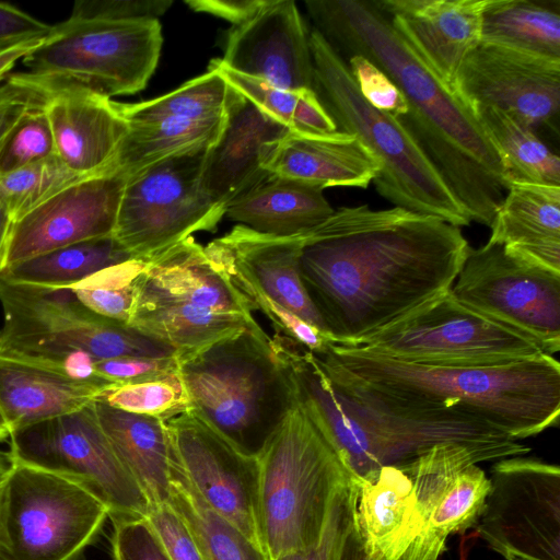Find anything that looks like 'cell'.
Returning <instances> with one entry per match:
<instances>
[{
  "mask_svg": "<svg viewBox=\"0 0 560 560\" xmlns=\"http://www.w3.org/2000/svg\"><path fill=\"white\" fill-rule=\"evenodd\" d=\"M468 249L440 218L341 207L301 234L299 272L330 342L359 347L450 291Z\"/></svg>",
  "mask_w": 560,
  "mask_h": 560,
  "instance_id": "obj_1",
  "label": "cell"
},
{
  "mask_svg": "<svg viewBox=\"0 0 560 560\" xmlns=\"http://www.w3.org/2000/svg\"><path fill=\"white\" fill-rule=\"evenodd\" d=\"M305 7L342 58L363 56L396 84L408 104L398 120L470 220L490 226L510 180L471 109L395 31L377 0H307Z\"/></svg>",
  "mask_w": 560,
  "mask_h": 560,
  "instance_id": "obj_2",
  "label": "cell"
},
{
  "mask_svg": "<svg viewBox=\"0 0 560 560\" xmlns=\"http://www.w3.org/2000/svg\"><path fill=\"white\" fill-rule=\"evenodd\" d=\"M271 342L289 373L296 401L327 440L349 479L402 465L442 443L468 448L480 463L530 451L458 408L383 398L325 371L296 341L275 332Z\"/></svg>",
  "mask_w": 560,
  "mask_h": 560,
  "instance_id": "obj_3",
  "label": "cell"
},
{
  "mask_svg": "<svg viewBox=\"0 0 560 560\" xmlns=\"http://www.w3.org/2000/svg\"><path fill=\"white\" fill-rule=\"evenodd\" d=\"M313 354L324 370L383 398L455 407L516 441L559 422L560 364L547 353L494 366L413 364L336 343Z\"/></svg>",
  "mask_w": 560,
  "mask_h": 560,
  "instance_id": "obj_4",
  "label": "cell"
},
{
  "mask_svg": "<svg viewBox=\"0 0 560 560\" xmlns=\"http://www.w3.org/2000/svg\"><path fill=\"white\" fill-rule=\"evenodd\" d=\"M178 359L190 410L247 454H259L296 402L258 323Z\"/></svg>",
  "mask_w": 560,
  "mask_h": 560,
  "instance_id": "obj_5",
  "label": "cell"
},
{
  "mask_svg": "<svg viewBox=\"0 0 560 560\" xmlns=\"http://www.w3.org/2000/svg\"><path fill=\"white\" fill-rule=\"evenodd\" d=\"M314 91L339 131L354 135L380 161L376 191L394 207L455 226L471 220L445 179L398 118L361 95L347 61L317 31L310 34Z\"/></svg>",
  "mask_w": 560,
  "mask_h": 560,
  "instance_id": "obj_6",
  "label": "cell"
},
{
  "mask_svg": "<svg viewBox=\"0 0 560 560\" xmlns=\"http://www.w3.org/2000/svg\"><path fill=\"white\" fill-rule=\"evenodd\" d=\"M248 301L194 237L145 260L129 326L184 355L256 325Z\"/></svg>",
  "mask_w": 560,
  "mask_h": 560,
  "instance_id": "obj_7",
  "label": "cell"
},
{
  "mask_svg": "<svg viewBox=\"0 0 560 560\" xmlns=\"http://www.w3.org/2000/svg\"><path fill=\"white\" fill-rule=\"evenodd\" d=\"M257 457L259 524L267 556L275 560L313 547L334 498L349 483L338 456L296 401Z\"/></svg>",
  "mask_w": 560,
  "mask_h": 560,
  "instance_id": "obj_8",
  "label": "cell"
},
{
  "mask_svg": "<svg viewBox=\"0 0 560 560\" xmlns=\"http://www.w3.org/2000/svg\"><path fill=\"white\" fill-rule=\"evenodd\" d=\"M0 304L1 353L49 358L82 351L98 361L171 354L166 345L89 311L70 287L18 284L0 278Z\"/></svg>",
  "mask_w": 560,
  "mask_h": 560,
  "instance_id": "obj_9",
  "label": "cell"
},
{
  "mask_svg": "<svg viewBox=\"0 0 560 560\" xmlns=\"http://www.w3.org/2000/svg\"><path fill=\"white\" fill-rule=\"evenodd\" d=\"M108 518L78 485L14 464L0 482V553L8 560H83Z\"/></svg>",
  "mask_w": 560,
  "mask_h": 560,
  "instance_id": "obj_10",
  "label": "cell"
},
{
  "mask_svg": "<svg viewBox=\"0 0 560 560\" xmlns=\"http://www.w3.org/2000/svg\"><path fill=\"white\" fill-rule=\"evenodd\" d=\"M162 44L159 20L67 19L22 62L32 74L70 80L110 98L147 86Z\"/></svg>",
  "mask_w": 560,
  "mask_h": 560,
  "instance_id": "obj_11",
  "label": "cell"
},
{
  "mask_svg": "<svg viewBox=\"0 0 560 560\" xmlns=\"http://www.w3.org/2000/svg\"><path fill=\"white\" fill-rule=\"evenodd\" d=\"M14 463L60 476L98 499L110 521L144 518L148 498L103 431L94 401L10 433Z\"/></svg>",
  "mask_w": 560,
  "mask_h": 560,
  "instance_id": "obj_12",
  "label": "cell"
},
{
  "mask_svg": "<svg viewBox=\"0 0 560 560\" xmlns=\"http://www.w3.org/2000/svg\"><path fill=\"white\" fill-rule=\"evenodd\" d=\"M207 149L178 154L126 179L113 237L135 258L149 260L196 232H214L225 210L200 186Z\"/></svg>",
  "mask_w": 560,
  "mask_h": 560,
  "instance_id": "obj_13",
  "label": "cell"
},
{
  "mask_svg": "<svg viewBox=\"0 0 560 560\" xmlns=\"http://www.w3.org/2000/svg\"><path fill=\"white\" fill-rule=\"evenodd\" d=\"M359 347L401 362L453 366L503 365L544 353L532 339L462 304L452 289Z\"/></svg>",
  "mask_w": 560,
  "mask_h": 560,
  "instance_id": "obj_14",
  "label": "cell"
},
{
  "mask_svg": "<svg viewBox=\"0 0 560 560\" xmlns=\"http://www.w3.org/2000/svg\"><path fill=\"white\" fill-rule=\"evenodd\" d=\"M452 293L470 310L532 339L544 353L560 350V273L487 242L469 247Z\"/></svg>",
  "mask_w": 560,
  "mask_h": 560,
  "instance_id": "obj_15",
  "label": "cell"
},
{
  "mask_svg": "<svg viewBox=\"0 0 560 560\" xmlns=\"http://www.w3.org/2000/svg\"><path fill=\"white\" fill-rule=\"evenodd\" d=\"M477 533L505 559L560 560V469L512 456L491 467Z\"/></svg>",
  "mask_w": 560,
  "mask_h": 560,
  "instance_id": "obj_16",
  "label": "cell"
},
{
  "mask_svg": "<svg viewBox=\"0 0 560 560\" xmlns=\"http://www.w3.org/2000/svg\"><path fill=\"white\" fill-rule=\"evenodd\" d=\"M166 424L176 456L202 500L265 551L258 457L240 450L192 410Z\"/></svg>",
  "mask_w": 560,
  "mask_h": 560,
  "instance_id": "obj_17",
  "label": "cell"
},
{
  "mask_svg": "<svg viewBox=\"0 0 560 560\" xmlns=\"http://www.w3.org/2000/svg\"><path fill=\"white\" fill-rule=\"evenodd\" d=\"M452 90L471 109L492 106L536 129L560 107V58L480 43L463 60Z\"/></svg>",
  "mask_w": 560,
  "mask_h": 560,
  "instance_id": "obj_18",
  "label": "cell"
},
{
  "mask_svg": "<svg viewBox=\"0 0 560 560\" xmlns=\"http://www.w3.org/2000/svg\"><path fill=\"white\" fill-rule=\"evenodd\" d=\"M126 177L84 178L13 222L0 271L77 243L113 235Z\"/></svg>",
  "mask_w": 560,
  "mask_h": 560,
  "instance_id": "obj_19",
  "label": "cell"
},
{
  "mask_svg": "<svg viewBox=\"0 0 560 560\" xmlns=\"http://www.w3.org/2000/svg\"><path fill=\"white\" fill-rule=\"evenodd\" d=\"M220 61L278 88H315L310 34L294 1L267 0L252 18L233 26Z\"/></svg>",
  "mask_w": 560,
  "mask_h": 560,
  "instance_id": "obj_20",
  "label": "cell"
},
{
  "mask_svg": "<svg viewBox=\"0 0 560 560\" xmlns=\"http://www.w3.org/2000/svg\"><path fill=\"white\" fill-rule=\"evenodd\" d=\"M35 77L47 92L44 110L59 159L83 176L108 174L129 129L119 103L70 80Z\"/></svg>",
  "mask_w": 560,
  "mask_h": 560,
  "instance_id": "obj_21",
  "label": "cell"
},
{
  "mask_svg": "<svg viewBox=\"0 0 560 560\" xmlns=\"http://www.w3.org/2000/svg\"><path fill=\"white\" fill-rule=\"evenodd\" d=\"M290 131L233 89L223 128L202 159V190L225 210L269 174L262 168L265 155Z\"/></svg>",
  "mask_w": 560,
  "mask_h": 560,
  "instance_id": "obj_22",
  "label": "cell"
},
{
  "mask_svg": "<svg viewBox=\"0 0 560 560\" xmlns=\"http://www.w3.org/2000/svg\"><path fill=\"white\" fill-rule=\"evenodd\" d=\"M300 250L301 234L273 236L242 224L205 246L209 259L221 270L248 279L272 301L327 336L300 277Z\"/></svg>",
  "mask_w": 560,
  "mask_h": 560,
  "instance_id": "obj_23",
  "label": "cell"
},
{
  "mask_svg": "<svg viewBox=\"0 0 560 560\" xmlns=\"http://www.w3.org/2000/svg\"><path fill=\"white\" fill-rule=\"evenodd\" d=\"M395 31L452 89L465 57L481 42L485 0H377Z\"/></svg>",
  "mask_w": 560,
  "mask_h": 560,
  "instance_id": "obj_24",
  "label": "cell"
},
{
  "mask_svg": "<svg viewBox=\"0 0 560 560\" xmlns=\"http://www.w3.org/2000/svg\"><path fill=\"white\" fill-rule=\"evenodd\" d=\"M354 535L366 560H406L422 535L413 483L401 466L349 479Z\"/></svg>",
  "mask_w": 560,
  "mask_h": 560,
  "instance_id": "obj_25",
  "label": "cell"
},
{
  "mask_svg": "<svg viewBox=\"0 0 560 560\" xmlns=\"http://www.w3.org/2000/svg\"><path fill=\"white\" fill-rule=\"evenodd\" d=\"M262 168L323 189H364L380 173L381 163L354 135L337 131L330 136H304L290 131L270 145Z\"/></svg>",
  "mask_w": 560,
  "mask_h": 560,
  "instance_id": "obj_26",
  "label": "cell"
},
{
  "mask_svg": "<svg viewBox=\"0 0 560 560\" xmlns=\"http://www.w3.org/2000/svg\"><path fill=\"white\" fill-rule=\"evenodd\" d=\"M490 228L489 243L560 273V186L511 182Z\"/></svg>",
  "mask_w": 560,
  "mask_h": 560,
  "instance_id": "obj_27",
  "label": "cell"
},
{
  "mask_svg": "<svg viewBox=\"0 0 560 560\" xmlns=\"http://www.w3.org/2000/svg\"><path fill=\"white\" fill-rule=\"evenodd\" d=\"M110 386L71 378L23 358L0 352V412L10 433L80 410Z\"/></svg>",
  "mask_w": 560,
  "mask_h": 560,
  "instance_id": "obj_28",
  "label": "cell"
},
{
  "mask_svg": "<svg viewBox=\"0 0 560 560\" xmlns=\"http://www.w3.org/2000/svg\"><path fill=\"white\" fill-rule=\"evenodd\" d=\"M323 188L269 173L225 209L230 220L258 233L294 236L320 224L334 212Z\"/></svg>",
  "mask_w": 560,
  "mask_h": 560,
  "instance_id": "obj_29",
  "label": "cell"
},
{
  "mask_svg": "<svg viewBox=\"0 0 560 560\" xmlns=\"http://www.w3.org/2000/svg\"><path fill=\"white\" fill-rule=\"evenodd\" d=\"M100 424L116 454L153 506L168 503L174 447L166 421L94 401Z\"/></svg>",
  "mask_w": 560,
  "mask_h": 560,
  "instance_id": "obj_30",
  "label": "cell"
},
{
  "mask_svg": "<svg viewBox=\"0 0 560 560\" xmlns=\"http://www.w3.org/2000/svg\"><path fill=\"white\" fill-rule=\"evenodd\" d=\"M480 43L560 58V1L485 0Z\"/></svg>",
  "mask_w": 560,
  "mask_h": 560,
  "instance_id": "obj_31",
  "label": "cell"
},
{
  "mask_svg": "<svg viewBox=\"0 0 560 560\" xmlns=\"http://www.w3.org/2000/svg\"><path fill=\"white\" fill-rule=\"evenodd\" d=\"M167 504L182 520L205 560H270L260 547L202 500L175 450Z\"/></svg>",
  "mask_w": 560,
  "mask_h": 560,
  "instance_id": "obj_32",
  "label": "cell"
},
{
  "mask_svg": "<svg viewBox=\"0 0 560 560\" xmlns=\"http://www.w3.org/2000/svg\"><path fill=\"white\" fill-rule=\"evenodd\" d=\"M224 121L225 115L208 120L168 118L128 124V132L107 173L127 178L159 161L208 149L218 139Z\"/></svg>",
  "mask_w": 560,
  "mask_h": 560,
  "instance_id": "obj_33",
  "label": "cell"
},
{
  "mask_svg": "<svg viewBox=\"0 0 560 560\" xmlns=\"http://www.w3.org/2000/svg\"><path fill=\"white\" fill-rule=\"evenodd\" d=\"M133 257L113 237L90 240L58 248L0 271L4 281L37 287H71L108 267Z\"/></svg>",
  "mask_w": 560,
  "mask_h": 560,
  "instance_id": "obj_34",
  "label": "cell"
},
{
  "mask_svg": "<svg viewBox=\"0 0 560 560\" xmlns=\"http://www.w3.org/2000/svg\"><path fill=\"white\" fill-rule=\"evenodd\" d=\"M472 113L499 153L510 183L560 186V159L535 129L492 106Z\"/></svg>",
  "mask_w": 560,
  "mask_h": 560,
  "instance_id": "obj_35",
  "label": "cell"
},
{
  "mask_svg": "<svg viewBox=\"0 0 560 560\" xmlns=\"http://www.w3.org/2000/svg\"><path fill=\"white\" fill-rule=\"evenodd\" d=\"M209 68L218 71L233 89L295 133L330 136L339 131L313 90L278 88L238 73L224 66L220 59L211 60Z\"/></svg>",
  "mask_w": 560,
  "mask_h": 560,
  "instance_id": "obj_36",
  "label": "cell"
},
{
  "mask_svg": "<svg viewBox=\"0 0 560 560\" xmlns=\"http://www.w3.org/2000/svg\"><path fill=\"white\" fill-rule=\"evenodd\" d=\"M490 490V480L475 463L462 469L443 492L424 534L408 560H439L448 536L476 525Z\"/></svg>",
  "mask_w": 560,
  "mask_h": 560,
  "instance_id": "obj_37",
  "label": "cell"
},
{
  "mask_svg": "<svg viewBox=\"0 0 560 560\" xmlns=\"http://www.w3.org/2000/svg\"><path fill=\"white\" fill-rule=\"evenodd\" d=\"M232 91L218 71L208 68L173 92L145 102L119 103V107L128 124L168 118L208 120L225 115Z\"/></svg>",
  "mask_w": 560,
  "mask_h": 560,
  "instance_id": "obj_38",
  "label": "cell"
},
{
  "mask_svg": "<svg viewBox=\"0 0 560 560\" xmlns=\"http://www.w3.org/2000/svg\"><path fill=\"white\" fill-rule=\"evenodd\" d=\"M91 177V176H90ZM88 176L69 168L58 155L0 174V206L13 222Z\"/></svg>",
  "mask_w": 560,
  "mask_h": 560,
  "instance_id": "obj_39",
  "label": "cell"
},
{
  "mask_svg": "<svg viewBox=\"0 0 560 560\" xmlns=\"http://www.w3.org/2000/svg\"><path fill=\"white\" fill-rule=\"evenodd\" d=\"M96 400L126 412L163 421L191 409L178 372L137 383L113 385Z\"/></svg>",
  "mask_w": 560,
  "mask_h": 560,
  "instance_id": "obj_40",
  "label": "cell"
},
{
  "mask_svg": "<svg viewBox=\"0 0 560 560\" xmlns=\"http://www.w3.org/2000/svg\"><path fill=\"white\" fill-rule=\"evenodd\" d=\"M145 260L128 261L103 269L71 285L81 304L92 313L128 325L135 300V283Z\"/></svg>",
  "mask_w": 560,
  "mask_h": 560,
  "instance_id": "obj_41",
  "label": "cell"
},
{
  "mask_svg": "<svg viewBox=\"0 0 560 560\" xmlns=\"http://www.w3.org/2000/svg\"><path fill=\"white\" fill-rule=\"evenodd\" d=\"M44 105L27 110L0 151V174L57 155Z\"/></svg>",
  "mask_w": 560,
  "mask_h": 560,
  "instance_id": "obj_42",
  "label": "cell"
},
{
  "mask_svg": "<svg viewBox=\"0 0 560 560\" xmlns=\"http://www.w3.org/2000/svg\"><path fill=\"white\" fill-rule=\"evenodd\" d=\"M354 537L349 483L332 500L322 536L313 547L275 560H347Z\"/></svg>",
  "mask_w": 560,
  "mask_h": 560,
  "instance_id": "obj_43",
  "label": "cell"
},
{
  "mask_svg": "<svg viewBox=\"0 0 560 560\" xmlns=\"http://www.w3.org/2000/svg\"><path fill=\"white\" fill-rule=\"evenodd\" d=\"M347 65L361 95L370 105L396 118L408 113L401 92L378 67L360 55L347 58Z\"/></svg>",
  "mask_w": 560,
  "mask_h": 560,
  "instance_id": "obj_44",
  "label": "cell"
},
{
  "mask_svg": "<svg viewBox=\"0 0 560 560\" xmlns=\"http://www.w3.org/2000/svg\"><path fill=\"white\" fill-rule=\"evenodd\" d=\"M112 523V560H172L144 518H121Z\"/></svg>",
  "mask_w": 560,
  "mask_h": 560,
  "instance_id": "obj_45",
  "label": "cell"
},
{
  "mask_svg": "<svg viewBox=\"0 0 560 560\" xmlns=\"http://www.w3.org/2000/svg\"><path fill=\"white\" fill-rule=\"evenodd\" d=\"M168 0H77L69 20H159L172 5Z\"/></svg>",
  "mask_w": 560,
  "mask_h": 560,
  "instance_id": "obj_46",
  "label": "cell"
},
{
  "mask_svg": "<svg viewBox=\"0 0 560 560\" xmlns=\"http://www.w3.org/2000/svg\"><path fill=\"white\" fill-rule=\"evenodd\" d=\"M178 354L172 357H122L100 360L96 375L113 385L137 383L178 372Z\"/></svg>",
  "mask_w": 560,
  "mask_h": 560,
  "instance_id": "obj_47",
  "label": "cell"
},
{
  "mask_svg": "<svg viewBox=\"0 0 560 560\" xmlns=\"http://www.w3.org/2000/svg\"><path fill=\"white\" fill-rule=\"evenodd\" d=\"M144 520L172 560H205L188 529L168 504L151 508Z\"/></svg>",
  "mask_w": 560,
  "mask_h": 560,
  "instance_id": "obj_48",
  "label": "cell"
},
{
  "mask_svg": "<svg viewBox=\"0 0 560 560\" xmlns=\"http://www.w3.org/2000/svg\"><path fill=\"white\" fill-rule=\"evenodd\" d=\"M52 30L16 7L0 2V54L15 46L45 39Z\"/></svg>",
  "mask_w": 560,
  "mask_h": 560,
  "instance_id": "obj_49",
  "label": "cell"
},
{
  "mask_svg": "<svg viewBox=\"0 0 560 560\" xmlns=\"http://www.w3.org/2000/svg\"><path fill=\"white\" fill-rule=\"evenodd\" d=\"M267 0H189L185 3L196 12L209 13L240 25L252 18Z\"/></svg>",
  "mask_w": 560,
  "mask_h": 560,
  "instance_id": "obj_50",
  "label": "cell"
},
{
  "mask_svg": "<svg viewBox=\"0 0 560 560\" xmlns=\"http://www.w3.org/2000/svg\"><path fill=\"white\" fill-rule=\"evenodd\" d=\"M26 75L32 83L31 90L0 112V151L23 115L46 102L47 92L42 82L30 72Z\"/></svg>",
  "mask_w": 560,
  "mask_h": 560,
  "instance_id": "obj_51",
  "label": "cell"
},
{
  "mask_svg": "<svg viewBox=\"0 0 560 560\" xmlns=\"http://www.w3.org/2000/svg\"><path fill=\"white\" fill-rule=\"evenodd\" d=\"M32 88L26 72L11 73L0 83V112Z\"/></svg>",
  "mask_w": 560,
  "mask_h": 560,
  "instance_id": "obj_52",
  "label": "cell"
},
{
  "mask_svg": "<svg viewBox=\"0 0 560 560\" xmlns=\"http://www.w3.org/2000/svg\"><path fill=\"white\" fill-rule=\"evenodd\" d=\"M44 39L34 40L15 46L0 54V82L10 74V70L18 60H22L26 55L36 49Z\"/></svg>",
  "mask_w": 560,
  "mask_h": 560,
  "instance_id": "obj_53",
  "label": "cell"
},
{
  "mask_svg": "<svg viewBox=\"0 0 560 560\" xmlns=\"http://www.w3.org/2000/svg\"><path fill=\"white\" fill-rule=\"evenodd\" d=\"M11 225V218L9 217L7 211L0 206V268Z\"/></svg>",
  "mask_w": 560,
  "mask_h": 560,
  "instance_id": "obj_54",
  "label": "cell"
},
{
  "mask_svg": "<svg viewBox=\"0 0 560 560\" xmlns=\"http://www.w3.org/2000/svg\"><path fill=\"white\" fill-rule=\"evenodd\" d=\"M14 459L9 452L0 450V482L8 476L14 467Z\"/></svg>",
  "mask_w": 560,
  "mask_h": 560,
  "instance_id": "obj_55",
  "label": "cell"
},
{
  "mask_svg": "<svg viewBox=\"0 0 560 560\" xmlns=\"http://www.w3.org/2000/svg\"><path fill=\"white\" fill-rule=\"evenodd\" d=\"M354 532V530H353ZM347 560H366L365 555L354 535L350 552Z\"/></svg>",
  "mask_w": 560,
  "mask_h": 560,
  "instance_id": "obj_56",
  "label": "cell"
},
{
  "mask_svg": "<svg viewBox=\"0 0 560 560\" xmlns=\"http://www.w3.org/2000/svg\"><path fill=\"white\" fill-rule=\"evenodd\" d=\"M10 438V430L0 412V442L5 441Z\"/></svg>",
  "mask_w": 560,
  "mask_h": 560,
  "instance_id": "obj_57",
  "label": "cell"
},
{
  "mask_svg": "<svg viewBox=\"0 0 560 560\" xmlns=\"http://www.w3.org/2000/svg\"><path fill=\"white\" fill-rule=\"evenodd\" d=\"M506 560H534V559L512 556V557L506 558Z\"/></svg>",
  "mask_w": 560,
  "mask_h": 560,
  "instance_id": "obj_58",
  "label": "cell"
},
{
  "mask_svg": "<svg viewBox=\"0 0 560 560\" xmlns=\"http://www.w3.org/2000/svg\"><path fill=\"white\" fill-rule=\"evenodd\" d=\"M0 560H8V559L0 553Z\"/></svg>",
  "mask_w": 560,
  "mask_h": 560,
  "instance_id": "obj_59",
  "label": "cell"
}]
</instances>
